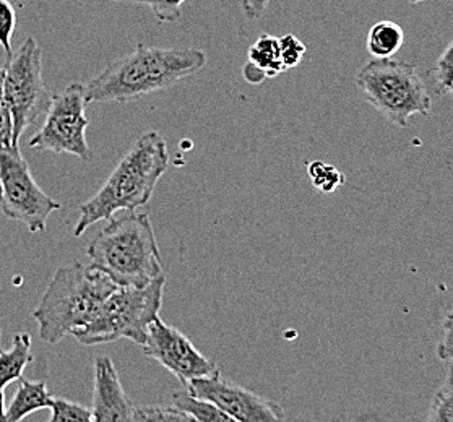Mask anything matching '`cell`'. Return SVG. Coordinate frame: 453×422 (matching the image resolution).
I'll list each match as a JSON object with an SVG mask.
<instances>
[{
  "instance_id": "d6986e66",
  "label": "cell",
  "mask_w": 453,
  "mask_h": 422,
  "mask_svg": "<svg viewBox=\"0 0 453 422\" xmlns=\"http://www.w3.org/2000/svg\"><path fill=\"white\" fill-rule=\"evenodd\" d=\"M307 173L312 180V186L324 194H332L338 190V187L345 184V176L332 165L324 161H312L307 166Z\"/></svg>"
},
{
  "instance_id": "e0dca14e",
  "label": "cell",
  "mask_w": 453,
  "mask_h": 422,
  "mask_svg": "<svg viewBox=\"0 0 453 422\" xmlns=\"http://www.w3.org/2000/svg\"><path fill=\"white\" fill-rule=\"evenodd\" d=\"M249 60L264 70L268 79L283 73V62L280 54V41L270 35H260L258 40L249 50Z\"/></svg>"
},
{
  "instance_id": "277c9868",
  "label": "cell",
  "mask_w": 453,
  "mask_h": 422,
  "mask_svg": "<svg viewBox=\"0 0 453 422\" xmlns=\"http://www.w3.org/2000/svg\"><path fill=\"white\" fill-rule=\"evenodd\" d=\"M89 264L118 286L143 288L163 275V258L147 213L127 211L109 221L89 242Z\"/></svg>"
},
{
  "instance_id": "5b68a950",
  "label": "cell",
  "mask_w": 453,
  "mask_h": 422,
  "mask_svg": "<svg viewBox=\"0 0 453 422\" xmlns=\"http://www.w3.org/2000/svg\"><path fill=\"white\" fill-rule=\"evenodd\" d=\"M165 285L166 278L161 275L143 288L118 286L93 320L72 332L73 338L85 346L114 343L122 338L142 346L150 325L159 318Z\"/></svg>"
},
{
  "instance_id": "4316f807",
  "label": "cell",
  "mask_w": 453,
  "mask_h": 422,
  "mask_svg": "<svg viewBox=\"0 0 453 422\" xmlns=\"http://www.w3.org/2000/svg\"><path fill=\"white\" fill-rule=\"evenodd\" d=\"M272 0H241L242 13L247 20H260Z\"/></svg>"
},
{
  "instance_id": "3957f363",
  "label": "cell",
  "mask_w": 453,
  "mask_h": 422,
  "mask_svg": "<svg viewBox=\"0 0 453 422\" xmlns=\"http://www.w3.org/2000/svg\"><path fill=\"white\" fill-rule=\"evenodd\" d=\"M118 285L91 264L59 266L33 312L42 341L58 344L88 324Z\"/></svg>"
},
{
  "instance_id": "cb8c5ba5",
  "label": "cell",
  "mask_w": 453,
  "mask_h": 422,
  "mask_svg": "<svg viewBox=\"0 0 453 422\" xmlns=\"http://www.w3.org/2000/svg\"><path fill=\"white\" fill-rule=\"evenodd\" d=\"M280 41V54H281V62H283V69H295L301 60L306 56V46L301 40H297L295 35H285Z\"/></svg>"
},
{
  "instance_id": "5bb4252c",
  "label": "cell",
  "mask_w": 453,
  "mask_h": 422,
  "mask_svg": "<svg viewBox=\"0 0 453 422\" xmlns=\"http://www.w3.org/2000/svg\"><path fill=\"white\" fill-rule=\"evenodd\" d=\"M54 396L46 383L31 382L21 377L19 390L15 393L9 408H5V422H19L30 416L31 412L50 408Z\"/></svg>"
},
{
  "instance_id": "d6a6232c",
  "label": "cell",
  "mask_w": 453,
  "mask_h": 422,
  "mask_svg": "<svg viewBox=\"0 0 453 422\" xmlns=\"http://www.w3.org/2000/svg\"><path fill=\"white\" fill-rule=\"evenodd\" d=\"M0 196H2V188H0Z\"/></svg>"
},
{
  "instance_id": "d4e9b609",
  "label": "cell",
  "mask_w": 453,
  "mask_h": 422,
  "mask_svg": "<svg viewBox=\"0 0 453 422\" xmlns=\"http://www.w3.org/2000/svg\"><path fill=\"white\" fill-rule=\"evenodd\" d=\"M433 77L439 91L445 95L453 80V40L450 41V44L445 48V50L441 54V58L435 62Z\"/></svg>"
},
{
  "instance_id": "30bf717a",
  "label": "cell",
  "mask_w": 453,
  "mask_h": 422,
  "mask_svg": "<svg viewBox=\"0 0 453 422\" xmlns=\"http://www.w3.org/2000/svg\"><path fill=\"white\" fill-rule=\"evenodd\" d=\"M186 388L198 398L215 403L233 422L283 421L286 418L281 406L227 380L218 369L205 377L192 379Z\"/></svg>"
},
{
  "instance_id": "4dcf8cb0",
  "label": "cell",
  "mask_w": 453,
  "mask_h": 422,
  "mask_svg": "<svg viewBox=\"0 0 453 422\" xmlns=\"http://www.w3.org/2000/svg\"><path fill=\"white\" fill-rule=\"evenodd\" d=\"M445 95H449V96H450V98L453 99V80L452 83H450V87H449V89H447V93H445Z\"/></svg>"
},
{
  "instance_id": "8fae6325",
  "label": "cell",
  "mask_w": 453,
  "mask_h": 422,
  "mask_svg": "<svg viewBox=\"0 0 453 422\" xmlns=\"http://www.w3.org/2000/svg\"><path fill=\"white\" fill-rule=\"evenodd\" d=\"M143 354L168 369L184 387L192 379L205 377L217 371V364L198 351L194 343L178 328L157 318L148 328Z\"/></svg>"
},
{
  "instance_id": "1f68e13d",
  "label": "cell",
  "mask_w": 453,
  "mask_h": 422,
  "mask_svg": "<svg viewBox=\"0 0 453 422\" xmlns=\"http://www.w3.org/2000/svg\"><path fill=\"white\" fill-rule=\"evenodd\" d=\"M410 4H413V5H416V4H423V2H426V0H408Z\"/></svg>"
},
{
  "instance_id": "8992f818",
  "label": "cell",
  "mask_w": 453,
  "mask_h": 422,
  "mask_svg": "<svg viewBox=\"0 0 453 422\" xmlns=\"http://www.w3.org/2000/svg\"><path fill=\"white\" fill-rule=\"evenodd\" d=\"M356 85L390 124L406 127L413 116H429L433 99L418 69L400 60L372 59L357 70Z\"/></svg>"
},
{
  "instance_id": "9a60e30c",
  "label": "cell",
  "mask_w": 453,
  "mask_h": 422,
  "mask_svg": "<svg viewBox=\"0 0 453 422\" xmlns=\"http://www.w3.org/2000/svg\"><path fill=\"white\" fill-rule=\"evenodd\" d=\"M404 42L403 28L392 20L377 21L371 27L365 40V50L372 59L394 58Z\"/></svg>"
},
{
  "instance_id": "44dd1931",
  "label": "cell",
  "mask_w": 453,
  "mask_h": 422,
  "mask_svg": "<svg viewBox=\"0 0 453 422\" xmlns=\"http://www.w3.org/2000/svg\"><path fill=\"white\" fill-rule=\"evenodd\" d=\"M50 422L93 421L91 408L79 403L69 402L65 398H54L50 404Z\"/></svg>"
},
{
  "instance_id": "7c38bea8",
  "label": "cell",
  "mask_w": 453,
  "mask_h": 422,
  "mask_svg": "<svg viewBox=\"0 0 453 422\" xmlns=\"http://www.w3.org/2000/svg\"><path fill=\"white\" fill-rule=\"evenodd\" d=\"M93 421H134L135 406L130 402L119 379L116 365L108 356L95 361V388H93Z\"/></svg>"
},
{
  "instance_id": "f546056e",
  "label": "cell",
  "mask_w": 453,
  "mask_h": 422,
  "mask_svg": "<svg viewBox=\"0 0 453 422\" xmlns=\"http://www.w3.org/2000/svg\"><path fill=\"white\" fill-rule=\"evenodd\" d=\"M442 326L445 332H453V309L450 311V312H449V314L445 315Z\"/></svg>"
},
{
  "instance_id": "6da1fadb",
  "label": "cell",
  "mask_w": 453,
  "mask_h": 422,
  "mask_svg": "<svg viewBox=\"0 0 453 422\" xmlns=\"http://www.w3.org/2000/svg\"><path fill=\"white\" fill-rule=\"evenodd\" d=\"M202 50H165L138 44L85 85L87 103H128L174 87L205 67Z\"/></svg>"
},
{
  "instance_id": "ba28073f",
  "label": "cell",
  "mask_w": 453,
  "mask_h": 422,
  "mask_svg": "<svg viewBox=\"0 0 453 422\" xmlns=\"http://www.w3.org/2000/svg\"><path fill=\"white\" fill-rule=\"evenodd\" d=\"M4 95L13 120V145H19L23 134L50 104L42 80L41 50L35 38H27L4 65Z\"/></svg>"
},
{
  "instance_id": "ffe728a7",
  "label": "cell",
  "mask_w": 453,
  "mask_h": 422,
  "mask_svg": "<svg viewBox=\"0 0 453 422\" xmlns=\"http://www.w3.org/2000/svg\"><path fill=\"white\" fill-rule=\"evenodd\" d=\"M114 2H124L132 5H145L153 15L157 17L159 23H174L180 20L182 17V5L188 0H114Z\"/></svg>"
},
{
  "instance_id": "484cf974",
  "label": "cell",
  "mask_w": 453,
  "mask_h": 422,
  "mask_svg": "<svg viewBox=\"0 0 453 422\" xmlns=\"http://www.w3.org/2000/svg\"><path fill=\"white\" fill-rule=\"evenodd\" d=\"M13 145V120L4 95V67L0 69V147Z\"/></svg>"
},
{
  "instance_id": "83f0119b",
  "label": "cell",
  "mask_w": 453,
  "mask_h": 422,
  "mask_svg": "<svg viewBox=\"0 0 453 422\" xmlns=\"http://www.w3.org/2000/svg\"><path fill=\"white\" fill-rule=\"evenodd\" d=\"M242 77L250 85H260V83H264L268 79L265 72L260 69L258 65H256L254 62H250V60L242 67Z\"/></svg>"
},
{
  "instance_id": "4fadbf2b",
  "label": "cell",
  "mask_w": 453,
  "mask_h": 422,
  "mask_svg": "<svg viewBox=\"0 0 453 422\" xmlns=\"http://www.w3.org/2000/svg\"><path fill=\"white\" fill-rule=\"evenodd\" d=\"M31 359V336L28 334H15L9 351L0 349V422H5L4 390L12 382L20 380Z\"/></svg>"
},
{
  "instance_id": "603a6c76",
  "label": "cell",
  "mask_w": 453,
  "mask_h": 422,
  "mask_svg": "<svg viewBox=\"0 0 453 422\" xmlns=\"http://www.w3.org/2000/svg\"><path fill=\"white\" fill-rule=\"evenodd\" d=\"M17 27V13L9 0H0V46L7 58L13 54L12 36Z\"/></svg>"
},
{
  "instance_id": "7402d4cb",
  "label": "cell",
  "mask_w": 453,
  "mask_h": 422,
  "mask_svg": "<svg viewBox=\"0 0 453 422\" xmlns=\"http://www.w3.org/2000/svg\"><path fill=\"white\" fill-rule=\"evenodd\" d=\"M134 421H190L186 412L180 411L174 404H147L135 406Z\"/></svg>"
},
{
  "instance_id": "7a4b0ae2",
  "label": "cell",
  "mask_w": 453,
  "mask_h": 422,
  "mask_svg": "<svg viewBox=\"0 0 453 422\" xmlns=\"http://www.w3.org/2000/svg\"><path fill=\"white\" fill-rule=\"evenodd\" d=\"M168 165V147L163 135L155 130L143 134L119 161L96 196L80 205L73 236H81L88 227L111 219L120 210L135 211L138 206L147 205Z\"/></svg>"
},
{
  "instance_id": "ac0fdd59",
  "label": "cell",
  "mask_w": 453,
  "mask_h": 422,
  "mask_svg": "<svg viewBox=\"0 0 453 422\" xmlns=\"http://www.w3.org/2000/svg\"><path fill=\"white\" fill-rule=\"evenodd\" d=\"M427 421L453 422V364L449 367L442 387L434 395Z\"/></svg>"
},
{
  "instance_id": "f1b7e54d",
  "label": "cell",
  "mask_w": 453,
  "mask_h": 422,
  "mask_svg": "<svg viewBox=\"0 0 453 422\" xmlns=\"http://www.w3.org/2000/svg\"><path fill=\"white\" fill-rule=\"evenodd\" d=\"M437 356L442 361L453 363V332H445L441 343L437 344Z\"/></svg>"
},
{
  "instance_id": "52a82bcc",
  "label": "cell",
  "mask_w": 453,
  "mask_h": 422,
  "mask_svg": "<svg viewBox=\"0 0 453 422\" xmlns=\"http://www.w3.org/2000/svg\"><path fill=\"white\" fill-rule=\"evenodd\" d=\"M0 188L4 215L27 225L31 233H42L50 215L62 208L38 186L19 145L0 147Z\"/></svg>"
},
{
  "instance_id": "2e32d148",
  "label": "cell",
  "mask_w": 453,
  "mask_h": 422,
  "mask_svg": "<svg viewBox=\"0 0 453 422\" xmlns=\"http://www.w3.org/2000/svg\"><path fill=\"white\" fill-rule=\"evenodd\" d=\"M173 404L180 411L186 412L190 421L198 422H233L226 412L219 410L215 403L198 398L194 393L186 390L173 393Z\"/></svg>"
},
{
  "instance_id": "9c48e42d",
  "label": "cell",
  "mask_w": 453,
  "mask_h": 422,
  "mask_svg": "<svg viewBox=\"0 0 453 422\" xmlns=\"http://www.w3.org/2000/svg\"><path fill=\"white\" fill-rule=\"evenodd\" d=\"M87 96L85 85L72 83L59 95L52 96L42 127L31 137L35 150L52 153H69L83 161H91L95 153L87 142Z\"/></svg>"
}]
</instances>
